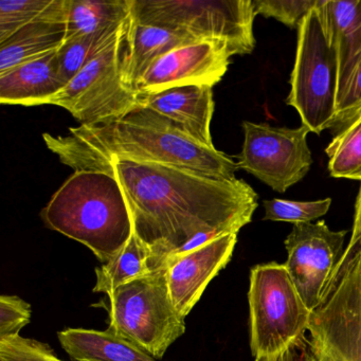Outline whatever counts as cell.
<instances>
[{"label": "cell", "mask_w": 361, "mask_h": 361, "mask_svg": "<svg viewBox=\"0 0 361 361\" xmlns=\"http://www.w3.org/2000/svg\"><path fill=\"white\" fill-rule=\"evenodd\" d=\"M96 171L117 179L134 232L149 251L153 272L202 233H238L252 221L259 195L243 179L223 180L158 164L111 160Z\"/></svg>", "instance_id": "obj_1"}, {"label": "cell", "mask_w": 361, "mask_h": 361, "mask_svg": "<svg viewBox=\"0 0 361 361\" xmlns=\"http://www.w3.org/2000/svg\"><path fill=\"white\" fill-rule=\"evenodd\" d=\"M46 147L75 171L99 170L111 160L158 164L223 180L236 179L238 162L192 139L168 118L137 105L122 117L81 124L66 135H43Z\"/></svg>", "instance_id": "obj_2"}, {"label": "cell", "mask_w": 361, "mask_h": 361, "mask_svg": "<svg viewBox=\"0 0 361 361\" xmlns=\"http://www.w3.org/2000/svg\"><path fill=\"white\" fill-rule=\"evenodd\" d=\"M41 215L49 229L85 245L102 264L113 259L134 232L119 183L102 171H75Z\"/></svg>", "instance_id": "obj_3"}, {"label": "cell", "mask_w": 361, "mask_h": 361, "mask_svg": "<svg viewBox=\"0 0 361 361\" xmlns=\"http://www.w3.org/2000/svg\"><path fill=\"white\" fill-rule=\"evenodd\" d=\"M307 331L310 338L255 361H361V249L329 281Z\"/></svg>", "instance_id": "obj_4"}, {"label": "cell", "mask_w": 361, "mask_h": 361, "mask_svg": "<svg viewBox=\"0 0 361 361\" xmlns=\"http://www.w3.org/2000/svg\"><path fill=\"white\" fill-rule=\"evenodd\" d=\"M100 306L109 314V331L156 359L187 329L171 300L166 269L121 285L101 300Z\"/></svg>", "instance_id": "obj_5"}, {"label": "cell", "mask_w": 361, "mask_h": 361, "mask_svg": "<svg viewBox=\"0 0 361 361\" xmlns=\"http://www.w3.org/2000/svg\"><path fill=\"white\" fill-rule=\"evenodd\" d=\"M132 14L140 24L225 43L232 56L250 54L257 43L253 0H132Z\"/></svg>", "instance_id": "obj_6"}, {"label": "cell", "mask_w": 361, "mask_h": 361, "mask_svg": "<svg viewBox=\"0 0 361 361\" xmlns=\"http://www.w3.org/2000/svg\"><path fill=\"white\" fill-rule=\"evenodd\" d=\"M251 354L276 356L305 336L312 310L284 264H259L250 270L248 291Z\"/></svg>", "instance_id": "obj_7"}, {"label": "cell", "mask_w": 361, "mask_h": 361, "mask_svg": "<svg viewBox=\"0 0 361 361\" xmlns=\"http://www.w3.org/2000/svg\"><path fill=\"white\" fill-rule=\"evenodd\" d=\"M338 60L323 30L316 7L298 28L295 66L286 104L301 118L302 126L320 135L331 130L337 111Z\"/></svg>", "instance_id": "obj_8"}, {"label": "cell", "mask_w": 361, "mask_h": 361, "mask_svg": "<svg viewBox=\"0 0 361 361\" xmlns=\"http://www.w3.org/2000/svg\"><path fill=\"white\" fill-rule=\"evenodd\" d=\"M130 20L120 37L88 63L48 104L68 111L81 124H97L122 117L138 105L136 92L124 84L130 44Z\"/></svg>", "instance_id": "obj_9"}, {"label": "cell", "mask_w": 361, "mask_h": 361, "mask_svg": "<svg viewBox=\"0 0 361 361\" xmlns=\"http://www.w3.org/2000/svg\"><path fill=\"white\" fill-rule=\"evenodd\" d=\"M242 128L244 143L238 156L240 170L279 193H284L308 174L312 157L307 126L274 128L268 123L244 121Z\"/></svg>", "instance_id": "obj_10"}, {"label": "cell", "mask_w": 361, "mask_h": 361, "mask_svg": "<svg viewBox=\"0 0 361 361\" xmlns=\"http://www.w3.org/2000/svg\"><path fill=\"white\" fill-rule=\"evenodd\" d=\"M348 231H333L324 221L295 224L284 240L287 261L284 264L310 310L322 301L323 293L334 270L343 255Z\"/></svg>", "instance_id": "obj_11"}, {"label": "cell", "mask_w": 361, "mask_h": 361, "mask_svg": "<svg viewBox=\"0 0 361 361\" xmlns=\"http://www.w3.org/2000/svg\"><path fill=\"white\" fill-rule=\"evenodd\" d=\"M229 48L219 41H197L154 61L137 82V94L185 85H216L229 68Z\"/></svg>", "instance_id": "obj_12"}, {"label": "cell", "mask_w": 361, "mask_h": 361, "mask_svg": "<svg viewBox=\"0 0 361 361\" xmlns=\"http://www.w3.org/2000/svg\"><path fill=\"white\" fill-rule=\"evenodd\" d=\"M238 233L227 234L166 263L173 305L183 318L195 307L211 281L231 261Z\"/></svg>", "instance_id": "obj_13"}, {"label": "cell", "mask_w": 361, "mask_h": 361, "mask_svg": "<svg viewBox=\"0 0 361 361\" xmlns=\"http://www.w3.org/2000/svg\"><path fill=\"white\" fill-rule=\"evenodd\" d=\"M140 106L168 118L192 139L214 147L211 122L214 114L213 86L185 85L157 92L137 94Z\"/></svg>", "instance_id": "obj_14"}, {"label": "cell", "mask_w": 361, "mask_h": 361, "mask_svg": "<svg viewBox=\"0 0 361 361\" xmlns=\"http://www.w3.org/2000/svg\"><path fill=\"white\" fill-rule=\"evenodd\" d=\"M67 35V0H54L47 13L0 43V75L58 51Z\"/></svg>", "instance_id": "obj_15"}, {"label": "cell", "mask_w": 361, "mask_h": 361, "mask_svg": "<svg viewBox=\"0 0 361 361\" xmlns=\"http://www.w3.org/2000/svg\"><path fill=\"white\" fill-rule=\"evenodd\" d=\"M316 10L337 56L338 104L361 54V0H318Z\"/></svg>", "instance_id": "obj_16"}, {"label": "cell", "mask_w": 361, "mask_h": 361, "mask_svg": "<svg viewBox=\"0 0 361 361\" xmlns=\"http://www.w3.org/2000/svg\"><path fill=\"white\" fill-rule=\"evenodd\" d=\"M58 51L0 75L1 104H48L67 85L61 77Z\"/></svg>", "instance_id": "obj_17"}, {"label": "cell", "mask_w": 361, "mask_h": 361, "mask_svg": "<svg viewBox=\"0 0 361 361\" xmlns=\"http://www.w3.org/2000/svg\"><path fill=\"white\" fill-rule=\"evenodd\" d=\"M198 39L181 30L140 24L132 14L130 44L123 71L124 84L135 92V86L149 65L175 48Z\"/></svg>", "instance_id": "obj_18"}, {"label": "cell", "mask_w": 361, "mask_h": 361, "mask_svg": "<svg viewBox=\"0 0 361 361\" xmlns=\"http://www.w3.org/2000/svg\"><path fill=\"white\" fill-rule=\"evenodd\" d=\"M58 338L65 352L75 361H157L109 329H67L59 331Z\"/></svg>", "instance_id": "obj_19"}, {"label": "cell", "mask_w": 361, "mask_h": 361, "mask_svg": "<svg viewBox=\"0 0 361 361\" xmlns=\"http://www.w3.org/2000/svg\"><path fill=\"white\" fill-rule=\"evenodd\" d=\"M132 0H67L66 39L122 24L130 18Z\"/></svg>", "instance_id": "obj_20"}, {"label": "cell", "mask_w": 361, "mask_h": 361, "mask_svg": "<svg viewBox=\"0 0 361 361\" xmlns=\"http://www.w3.org/2000/svg\"><path fill=\"white\" fill-rule=\"evenodd\" d=\"M154 274L149 267V251L135 232L128 244L106 264L96 268L97 281L92 291L109 295L121 285Z\"/></svg>", "instance_id": "obj_21"}, {"label": "cell", "mask_w": 361, "mask_h": 361, "mask_svg": "<svg viewBox=\"0 0 361 361\" xmlns=\"http://www.w3.org/2000/svg\"><path fill=\"white\" fill-rule=\"evenodd\" d=\"M130 18L117 26L73 37L65 42L58 51L61 77L65 83L68 84L88 63L102 54L120 37Z\"/></svg>", "instance_id": "obj_22"}, {"label": "cell", "mask_w": 361, "mask_h": 361, "mask_svg": "<svg viewBox=\"0 0 361 361\" xmlns=\"http://www.w3.org/2000/svg\"><path fill=\"white\" fill-rule=\"evenodd\" d=\"M325 154L331 177L361 183V111L334 136Z\"/></svg>", "instance_id": "obj_23"}, {"label": "cell", "mask_w": 361, "mask_h": 361, "mask_svg": "<svg viewBox=\"0 0 361 361\" xmlns=\"http://www.w3.org/2000/svg\"><path fill=\"white\" fill-rule=\"evenodd\" d=\"M54 0H1L0 1V43L14 33L43 18Z\"/></svg>", "instance_id": "obj_24"}, {"label": "cell", "mask_w": 361, "mask_h": 361, "mask_svg": "<svg viewBox=\"0 0 361 361\" xmlns=\"http://www.w3.org/2000/svg\"><path fill=\"white\" fill-rule=\"evenodd\" d=\"M331 198L314 202H295V200H264L265 215L263 221H285V223L306 224L324 216L331 208Z\"/></svg>", "instance_id": "obj_25"}, {"label": "cell", "mask_w": 361, "mask_h": 361, "mask_svg": "<svg viewBox=\"0 0 361 361\" xmlns=\"http://www.w3.org/2000/svg\"><path fill=\"white\" fill-rule=\"evenodd\" d=\"M318 0H253L257 16L274 18L290 29L299 28Z\"/></svg>", "instance_id": "obj_26"}, {"label": "cell", "mask_w": 361, "mask_h": 361, "mask_svg": "<svg viewBox=\"0 0 361 361\" xmlns=\"http://www.w3.org/2000/svg\"><path fill=\"white\" fill-rule=\"evenodd\" d=\"M0 361H65L51 346L16 335L0 339Z\"/></svg>", "instance_id": "obj_27"}, {"label": "cell", "mask_w": 361, "mask_h": 361, "mask_svg": "<svg viewBox=\"0 0 361 361\" xmlns=\"http://www.w3.org/2000/svg\"><path fill=\"white\" fill-rule=\"evenodd\" d=\"M361 111V54L357 59L345 90L337 104L335 121L331 130L334 136L343 130Z\"/></svg>", "instance_id": "obj_28"}, {"label": "cell", "mask_w": 361, "mask_h": 361, "mask_svg": "<svg viewBox=\"0 0 361 361\" xmlns=\"http://www.w3.org/2000/svg\"><path fill=\"white\" fill-rule=\"evenodd\" d=\"M32 310L28 302L18 295L0 297V339L20 335L31 321Z\"/></svg>", "instance_id": "obj_29"}, {"label": "cell", "mask_w": 361, "mask_h": 361, "mask_svg": "<svg viewBox=\"0 0 361 361\" xmlns=\"http://www.w3.org/2000/svg\"><path fill=\"white\" fill-rule=\"evenodd\" d=\"M357 249H361V183L359 188L358 195L355 202L354 223H353L352 236L350 243L344 250L341 259L338 263L337 267L334 270L333 274H337L345 264L352 259L353 255Z\"/></svg>", "instance_id": "obj_30"}]
</instances>
